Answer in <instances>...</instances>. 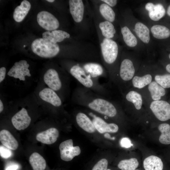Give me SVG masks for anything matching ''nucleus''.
<instances>
[{"instance_id": "f704fd0d", "label": "nucleus", "mask_w": 170, "mask_h": 170, "mask_svg": "<svg viewBox=\"0 0 170 170\" xmlns=\"http://www.w3.org/2000/svg\"><path fill=\"white\" fill-rule=\"evenodd\" d=\"M0 155L4 159H7L12 156V152L10 149L4 146L1 145Z\"/></svg>"}, {"instance_id": "c9c22d12", "label": "nucleus", "mask_w": 170, "mask_h": 170, "mask_svg": "<svg viewBox=\"0 0 170 170\" xmlns=\"http://www.w3.org/2000/svg\"><path fill=\"white\" fill-rule=\"evenodd\" d=\"M120 144L122 147L129 148L133 145L130 139L127 137L122 138L120 141Z\"/></svg>"}, {"instance_id": "dca6fc26", "label": "nucleus", "mask_w": 170, "mask_h": 170, "mask_svg": "<svg viewBox=\"0 0 170 170\" xmlns=\"http://www.w3.org/2000/svg\"><path fill=\"white\" fill-rule=\"evenodd\" d=\"M76 120L77 125L85 131L93 133L96 130L92 121L84 113L79 112L77 113Z\"/></svg>"}, {"instance_id": "a211bd4d", "label": "nucleus", "mask_w": 170, "mask_h": 170, "mask_svg": "<svg viewBox=\"0 0 170 170\" xmlns=\"http://www.w3.org/2000/svg\"><path fill=\"white\" fill-rule=\"evenodd\" d=\"M0 140L3 146L10 150H16L18 147L17 140L7 130L3 129L0 131Z\"/></svg>"}, {"instance_id": "2f4dec72", "label": "nucleus", "mask_w": 170, "mask_h": 170, "mask_svg": "<svg viewBox=\"0 0 170 170\" xmlns=\"http://www.w3.org/2000/svg\"><path fill=\"white\" fill-rule=\"evenodd\" d=\"M139 165L137 159L133 158L120 161L118 165V167L122 170H135Z\"/></svg>"}, {"instance_id": "4c0bfd02", "label": "nucleus", "mask_w": 170, "mask_h": 170, "mask_svg": "<svg viewBox=\"0 0 170 170\" xmlns=\"http://www.w3.org/2000/svg\"><path fill=\"white\" fill-rule=\"evenodd\" d=\"M6 74V69L4 67H1L0 69V83L4 79Z\"/></svg>"}, {"instance_id": "79ce46f5", "label": "nucleus", "mask_w": 170, "mask_h": 170, "mask_svg": "<svg viewBox=\"0 0 170 170\" xmlns=\"http://www.w3.org/2000/svg\"><path fill=\"white\" fill-rule=\"evenodd\" d=\"M167 71L170 74V64H167L166 67Z\"/></svg>"}, {"instance_id": "393cba45", "label": "nucleus", "mask_w": 170, "mask_h": 170, "mask_svg": "<svg viewBox=\"0 0 170 170\" xmlns=\"http://www.w3.org/2000/svg\"><path fill=\"white\" fill-rule=\"evenodd\" d=\"M29 162L33 170H44L46 165L43 157L37 152H34L30 156Z\"/></svg>"}, {"instance_id": "0eeeda50", "label": "nucleus", "mask_w": 170, "mask_h": 170, "mask_svg": "<svg viewBox=\"0 0 170 170\" xmlns=\"http://www.w3.org/2000/svg\"><path fill=\"white\" fill-rule=\"evenodd\" d=\"M150 108L156 117L162 121L170 119V104L163 100L152 101Z\"/></svg>"}, {"instance_id": "37998d69", "label": "nucleus", "mask_w": 170, "mask_h": 170, "mask_svg": "<svg viewBox=\"0 0 170 170\" xmlns=\"http://www.w3.org/2000/svg\"><path fill=\"white\" fill-rule=\"evenodd\" d=\"M167 14L170 16V5H169L167 8Z\"/></svg>"}, {"instance_id": "f8f14e48", "label": "nucleus", "mask_w": 170, "mask_h": 170, "mask_svg": "<svg viewBox=\"0 0 170 170\" xmlns=\"http://www.w3.org/2000/svg\"><path fill=\"white\" fill-rule=\"evenodd\" d=\"M40 98L45 102L49 103L56 107L62 105V100L57 93L49 88L41 90L39 93Z\"/></svg>"}, {"instance_id": "c756f323", "label": "nucleus", "mask_w": 170, "mask_h": 170, "mask_svg": "<svg viewBox=\"0 0 170 170\" xmlns=\"http://www.w3.org/2000/svg\"><path fill=\"white\" fill-rule=\"evenodd\" d=\"M158 128L161 134L159 138L160 142L163 144H170V125L166 123L159 125Z\"/></svg>"}, {"instance_id": "7ed1b4c3", "label": "nucleus", "mask_w": 170, "mask_h": 170, "mask_svg": "<svg viewBox=\"0 0 170 170\" xmlns=\"http://www.w3.org/2000/svg\"><path fill=\"white\" fill-rule=\"evenodd\" d=\"M43 80L49 88L57 93L62 100L68 93L69 77L61 76L56 70H48L44 74Z\"/></svg>"}, {"instance_id": "473e14b6", "label": "nucleus", "mask_w": 170, "mask_h": 170, "mask_svg": "<svg viewBox=\"0 0 170 170\" xmlns=\"http://www.w3.org/2000/svg\"><path fill=\"white\" fill-rule=\"evenodd\" d=\"M154 79L156 82L164 88H170V74L156 75Z\"/></svg>"}, {"instance_id": "a878e982", "label": "nucleus", "mask_w": 170, "mask_h": 170, "mask_svg": "<svg viewBox=\"0 0 170 170\" xmlns=\"http://www.w3.org/2000/svg\"><path fill=\"white\" fill-rule=\"evenodd\" d=\"M153 77L150 74L142 76H135L132 80L133 87L138 89H142L148 86L153 81Z\"/></svg>"}, {"instance_id": "20e7f679", "label": "nucleus", "mask_w": 170, "mask_h": 170, "mask_svg": "<svg viewBox=\"0 0 170 170\" xmlns=\"http://www.w3.org/2000/svg\"><path fill=\"white\" fill-rule=\"evenodd\" d=\"M31 48L34 53L44 58L54 57L60 51L59 47L57 43L42 38L34 40L31 44Z\"/></svg>"}, {"instance_id": "4be33fe9", "label": "nucleus", "mask_w": 170, "mask_h": 170, "mask_svg": "<svg viewBox=\"0 0 170 170\" xmlns=\"http://www.w3.org/2000/svg\"><path fill=\"white\" fill-rule=\"evenodd\" d=\"M134 31L139 38L144 43H148L150 40V31L148 27L141 22L135 25Z\"/></svg>"}, {"instance_id": "72a5a7b5", "label": "nucleus", "mask_w": 170, "mask_h": 170, "mask_svg": "<svg viewBox=\"0 0 170 170\" xmlns=\"http://www.w3.org/2000/svg\"><path fill=\"white\" fill-rule=\"evenodd\" d=\"M108 162L105 158L99 161L94 166L92 170H107Z\"/></svg>"}, {"instance_id": "4468645a", "label": "nucleus", "mask_w": 170, "mask_h": 170, "mask_svg": "<svg viewBox=\"0 0 170 170\" xmlns=\"http://www.w3.org/2000/svg\"><path fill=\"white\" fill-rule=\"evenodd\" d=\"M70 12L76 22L79 23L82 20L84 12V6L81 0L69 1Z\"/></svg>"}, {"instance_id": "cd10ccee", "label": "nucleus", "mask_w": 170, "mask_h": 170, "mask_svg": "<svg viewBox=\"0 0 170 170\" xmlns=\"http://www.w3.org/2000/svg\"><path fill=\"white\" fill-rule=\"evenodd\" d=\"M121 32L123 40L128 46L133 47L137 45L138 41L136 37L127 26L122 27Z\"/></svg>"}, {"instance_id": "39448f33", "label": "nucleus", "mask_w": 170, "mask_h": 170, "mask_svg": "<svg viewBox=\"0 0 170 170\" xmlns=\"http://www.w3.org/2000/svg\"><path fill=\"white\" fill-rule=\"evenodd\" d=\"M135 69L133 63L130 59L125 58L121 62L119 69L116 85L121 90L125 84L132 80L134 76Z\"/></svg>"}, {"instance_id": "f03ea898", "label": "nucleus", "mask_w": 170, "mask_h": 170, "mask_svg": "<svg viewBox=\"0 0 170 170\" xmlns=\"http://www.w3.org/2000/svg\"><path fill=\"white\" fill-rule=\"evenodd\" d=\"M69 72L82 86L106 98L110 99V93L105 85L101 84L97 78L86 71L79 64L72 65Z\"/></svg>"}, {"instance_id": "f3484780", "label": "nucleus", "mask_w": 170, "mask_h": 170, "mask_svg": "<svg viewBox=\"0 0 170 170\" xmlns=\"http://www.w3.org/2000/svg\"><path fill=\"white\" fill-rule=\"evenodd\" d=\"M42 36L43 38L57 43L62 41L65 38H69L70 35L64 31L55 30L44 32L42 33Z\"/></svg>"}, {"instance_id": "a19ab883", "label": "nucleus", "mask_w": 170, "mask_h": 170, "mask_svg": "<svg viewBox=\"0 0 170 170\" xmlns=\"http://www.w3.org/2000/svg\"><path fill=\"white\" fill-rule=\"evenodd\" d=\"M3 103L1 99L0 100V112L1 113L3 109Z\"/></svg>"}, {"instance_id": "ea45409f", "label": "nucleus", "mask_w": 170, "mask_h": 170, "mask_svg": "<svg viewBox=\"0 0 170 170\" xmlns=\"http://www.w3.org/2000/svg\"><path fill=\"white\" fill-rule=\"evenodd\" d=\"M104 137L106 138H108L111 140H114L115 139V137H111L110 134L108 133H105L104 134Z\"/></svg>"}, {"instance_id": "58836bf2", "label": "nucleus", "mask_w": 170, "mask_h": 170, "mask_svg": "<svg viewBox=\"0 0 170 170\" xmlns=\"http://www.w3.org/2000/svg\"><path fill=\"white\" fill-rule=\"evenodd\" d=\"M101 1L105 2L109 6L112 7L116 6L117 2L116 0H102Z\"/></svg>"}, {"instance_id": "aec40b11", "label": "nucleus", "mask_w": 170, "mask_h": 170, "mask_svg": "<svg viewBox=\"0 0 170 170\" xmlns=\"http://www.w3.org/2000/svg\"><path fill=\"white\" fill-rule=\"evenodd\" d=\"M31 7L30 2L26 0L23 1L20 5L17 6L15 9L13 13V18L17 22L22 21L28 12Z\"/></svg>"}, {"instance_id": "412c9836", "label": "nucleus", "mask_w": 170, "mask_h": 170, "mask_svg": "<svg viewBox=\"0 0 170 170\" xmlns=\"http://www.w3.org/2000/svg\"><path fill=\"white\" fill-rule=\"evenodd\" d=\"M82 67L87 72L93 77H106L104 70L100 64L94 62H88L84 64Z\"/></svg>"}, {"instance_id": "5701e85b", "label": "nucleus", "mask_w": 170, "mask_h": 170, "mask_svg": "<svg viewBox=\"0 0 170 170\" xmlns=\"http://www.w3.org/2000/svg\"><path fill=\"white\" fill-rule=\"evenodd\" d=\"M145 170H162L163 164L161 159L155 156L146 158L143 162Z\"/></svg>"}, {"instance_id": "423d86ee", "label": "nucleus", "mask_w": 170, "mask_h": 170, "mask_svg": "<svg viewBox=\"0 0 170 170\" xmlns=\"http://www.w3.org/2000/svg\"><path fill=\"white\" fill-rule=\"evenodd\" d=\"M100 46L105 63L107 65H113L116 62L118 55V47L116 43L110 39L105 38Z\"/></svg>"}, {"instance_id": "de8ad7c7", "label": "nucleus", "mask_w": 170, "mask_h": 170, "mask_svg": "<svg viewBox=\"0 0 170 170\" xmlns=\"http://www.w3.org/2000/svg\"><path fill=\"white\" fill-rule=\"evenodd\" d=\"M25 47V45H24V47Z\"/></svg>"}, {"instance_id": "6ab92c4d", "label": "nucleus", "mask_w": 170, "mask_h": 170, "mask_svg": "<svg viewBox=\"0 0 170 170\" xmlns=\"http://www.w3.org/2000/svg\"><path fill=\"white\" fill-rule=\"evenodd\" d=\"M124 103L132 104L137 110L141 109L143 103V99L141 95L135 90H130L124 95Z\"/></svg>"}, {"instance_id": "9b49d317", "label": "nucleus", "mask_w": 170, "mask_h": 170, "mask_svg": "<svg viewBox=\"0 0 170 170\" xmlns=\"http://www.w3.org/2000/svg\"><path fill=\"white\" fill-rule=\"evenodd\" d=\"M31 121L30 116L26 110L22 108L15 114L11 118V122L14 127L19 130H23L30 125Z\"/></svg>"}, {"instance_id": "2eb2a0df", "label": "nucleus", "mask_w": 170, "mask_h": 170, "mask_svg": "<svg viewBox=\"0 0 170 170\" xmlns=\"http://www.w3.org/2000/svg\"><path fill=\"white\" fill-rule=\"evenodd\" d=\"M145 8L148 12L150 19L154 21L159 20L165 14V9L161 4H155L149 2L146 4Z\"/></svg>"}, {"instance_id": "7c9ffc66", "label": "nucleus", "mask_w": 170, "mask_h": 170, "mask_svg": "<svg viewBox=\"0 0 170 170\" xmlns=\"http://www.w3.org/2000/svg\"><path fill=\"white\" fill-rule=\"evenodd\" d=\"M99 10L101 15L107 21L110 22L114 21L115 14L110 6L106 4H102L99 6Z\"/></svg>"}, {"instance_id": "c85d7f7f", "label": "nucleus", "mask_w": 170, "mask_h": 170, "mask_svg": "<svg viewBox=\"0 0 170 170\" xmlns=\"http://www.w3.org/2000/svg\"><path fill=\"white\" fill-rule=\"evenodd\" d=\"M99 26L102 35L105 38L110 39L114 37L116 30L111 22L107 21H105L100 22Z\"/></svg>"}, {"instance_id": "ddd939ff", "label": "nucleus", "mask_w": 170, "mask_h": 170, "mask_svg": "<svg viewBox=\"0 0 170 170\" xmlns=\"http://www.w3.org/2000/svg\"><path fill=\"white\" fill-rule=\"evenodd\" d=\"M59 135V132L55 128H51L37 133L36 139L41 143L50 144L55 143Z\"/></svg>"}, {"instance_id": "f257e3e1", "label": "nucleus", "mask_w": 170, "mask_h": 170, "mask_svg": "<svg viewBox=\"0 0 170 170\" xmlns=\"http://www.w3.org/2000/svg\"><path fill=\"white\" fill-rule=\"evenodd\" d=\"M73 102L84 106L99 114L110 118L117 113V102L100 95L81 85L74 89L72 96Z\"/></svg>"}, {"instance_id": "bb28decb", "label": "nucleus", "mask_w": 170, "mask_h": 170, "mask_svg": "<svg viewBox=\"0 0 170 170\" xmlns=\"http://www.w3.org/2000/svg\"><path fill=\"white\" fill-rule=\"evenodd\" d=\"M151 33L153 37L157 39H164L170 36L169 29L165 26L155 25L150 28Z\"/></svg>"}, {"instance_id": "a18cd8bd", "label": "nucleus", "mask_w": 170, "mask_h": 170, "mask_svg": "<svg viewBox=\"0 0 170 170\" xmlns=\"http://www.w3.org/2000/svg\"><path fill=\"white\" fill-rule=\"evenodd\" d=\"M169 59H170V54H169Z\"/></svg>"}, {"instance_id": "b1692460", "label": "nucleus", "mask_w": 170, "mask_h": 170, "mask_svg": "<svg viewBox=\"0 0 170 170\" xmlns=\"http://www.w3.org/2000/svg\"><path fill=\"white\" fill-rule=\"evenodd\" d=\"M148 88L153 101L161 100L162 97L165 95L166 91L154 80L148 86Z\"/></svg>"}, {"instance_id": "6e6552de", "label": "nucleus", "mask_w": 170, "mask_h": 170, "mask_svg": "<svg viewBox=\"0 0 170 170\" xmlns=\"http://www.w3.org/2000/svg\"><path fill=\"white\" fill-rule=\"evenodd\" d=\"M37 20L38 24L48 31L56 30L59 26L57 19L48 11L39 12L37 16Z\"/></svg>"}, {"instance_id": "09e8293b", "label": "nucleus", "mask_w": 170, "mask_h": 170, "mask_svg": "<svg viewBox=\"0 0 170 170\" xmlns=\"http://www.w3.org/2000/svg\"><path fill=\"white\" fill-rule=\"evenodd\" d=\"M138 170V169H137V170Z\"/></svg>"}, {"instance_id": "49530a36", "label": "nucleus", "mask_w": 170, "mask_h": 170, "mask_svg": "<svg viewBox=\"0 0 170 170\" xmlns=\"http://www.w3.org/2000/svg\"><path fill=\"white\" fill-rule=\"evenodd\" d=\"M107 170H111L110 169H107Z\"/></svg>"}, {"instance_id": "c03bdc74", "label": "nucleus", "mask_w": 170, "mask_h": 170, "mask_svg": "<svg viewBox=\"0 0 170 170\" xmlns=\"http://www.w3.org/2000/svg\"><path fill=\"white\" fill-rule=\"evenodd\" d=\"M46 1H48L50 3L53 2L54 1V0H47Z\"/></svg>"}, {"instance_id": "9d476101", "label": "nucleus", "mask_w": 170, "mask_h": 170, "mask_svg": "<svg viewBox=\"0 0 170 170\" xmlns=\"http://www.w3.org/2000/svg\"><path fill=\"white\" fill-rule=\"evenodd\" d=\"M92 118V122L96 129L99 133L106 132L114 133L118 130L117 125L114 123H107L101 117L92 112L88 114Z\"/></svg>"}, {"instance_id": "e433bc0d", "label": "nucleus", "mask_w": 170, "mask_h": 170, "mask_svg": "<svg viewBox=\"0 0 170 170\" xmlns=\"http://www.w3.org/2000/svg\"><path fill=\"white\" fill-rule=\"evenodd\" d=\"M19 165L15 163H11L8 164L5 169V170H17L19 168Z\"/></svg>"}, {"instance_id": "1a4fd4ad", "label": "nucleus", "mask_w": 170, "mask_h": 170, "mask_svg": "<svg viewBox=\"0 0 170 170\" xmlns=\"http://www.w3.org/2000/svg\"><path fill=\"white\" fill-rule=\"evenodd\" d=\"M61 159L65 161L72 160L76 156L81 153V150L78 146H73L72 140L69 139L60 143L59 147Z\"/></svg>"}]
</instances>
